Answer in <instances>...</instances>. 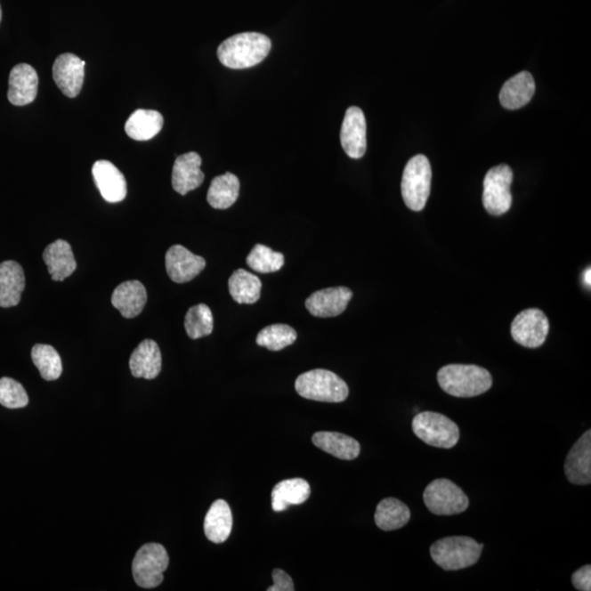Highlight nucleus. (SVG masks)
Instances as JSON below:
<instances>
[{"instance_id":"1","label":"nucleus","mask_w":591,"mask_h":591,"mask_svg":"<svg viewBox=\"0 0 591 591\" xmlns=\"http://www.w3.org/2000/svg\"><path fill=\"white\" fill-rule=\"evenodd\" d=\"M271 47L270 37L256 32H246L223 41L217 55L223 66L232 69L254 68L264 61Z\"/></svg>"},{"instance_id":"2","label":"nucleus","mask_w":591,"mask_h":591,"mask_svg":"<svg viewBox=\"0 0 591 591\" xmlns=\"http://www.w3.org/2000/svg\"><path fill=\"white\" fill-rule=\"evenodd\" d=\"M438 384L456 398H474L489 391L493 385L490 371L476 365L443 366L437 374Z\"/></svg>"},{"instance_id":"3","label":"nucleus","mask_w":591,"mask_h":591,"mask_svg":"<svg viewBox=\"0 0 591 591\" xmlns=\"http://www.w3.org/2000/svg\"><path fill=\"white\" fill-rule=\"evenodd\" d=\"M295 389L300 397L313 401L340 403L349 397L350 389L345 381L326 369H314L300 375Z\"/></svg>"},{"instance_id":"4","label":"nucleus","mask_w":591,"mask_h":591,"mask_svg":"<svg viewBox=\"0 0 591 591\" xmlns=\"http://www.w3.org/2000/svg\"><path fill=\"white\" fill-rule=\"evenodd\" d=\"M483 545L469 537H447L431 546V556L445 571H460L478 563Z\"/></svg>"},{"instance_id":"5","label":"nucleus","mask_w":591,"mask_h":591,"mask_svg":"<svg viewBox=\"0 0 591 591\" xmlns=\"http://www.w3.org/2000/svg\"><path fill=\"white\" fill-rule=\"evenodd\" d=\"M432 166L426 156L417 155L409 159L403 171L401 192L405 205L414 212L426 206L431 194Z\"/></svg>"},{"instance_id":"6","label":"nucleus","mask_w":591,"mask_h":591,"mask_svg":"<svg viewBox=\"0 0 591 591\" xmlns=\"http://www.w3.org/2000/svg\"><path fill=\"white\" fill-rule=\"evenodd\" d=\"M412 430L427 445L450 449L459 441V427L454 421L436 412L418 413L412 421Z\"/></svg>"},{"instance_id":"7","label":"nucleus","mask_w":591,"mask_h":591,"mask_svg":"<svg viewBox=\"0 0 591 591\" xmlns=\"http://www.w3.org/2000/svg\"><path fill=\"white\" fill-rule=\"evenodd\" d=\"M169 555L159 543H148L136 553L133 561V576L142 588L158 587L169 566Z\"/></svg>"},{"instance_id":"8","label":"nucleus","mask_w":591,"mask_h":591,"mask_svg":"<svg viewBox=\"0 0 591 591\" xmlns=\"http://www.w3.org/2000/svg\"><path fill=\"white\" fill-rule=\"evenodd\" d=\"M423 498L428 511L438 516H454L469 507V498L464 490L447 479H437L428 484Z\"/></svg>"},{"instance_id":"9","label":"nucleus","mask_w":591,"mask_h":591,"mask_svg":"<svg viewBox=\"0 0 591 591\" xmlns=\"http://www.w3.org/2000/svg\"><path fill=\"white\" fill-rule=\"evenodd\" d=\"M514 174L511 166L499 165L485 175L483 204L490 215L500 216L512 207L511 185Z\"/></svg>"},{"instance_id":"10","label":"nucleus","mask_w":591,"mask_h":591,"mask_svg":"<svg viewBox=\"0 0 591 591\" xmlns=\"http://www.w3.org/2000/svg\"><path fill=\"white\" fill-rule=\"evenodd\" d=\"M549 330V319L538 309L524 310L512 323L514 341L528 349H538L543 345Z\"/></svg>"},{"instance_id":"11","label":"nucleus","mask_w":591,"mask_h":591,"mask_svg":"<svg viewBox=\"0 0 591 591\" xmlns=\"http://www.w3.org/2000/svg\"><path fill=\"white\" fill-rule=\"evenodd\" d=\"M205 266H206V261L204 257L193 255L183 246H173L166 252V273L174 283L190 282L202 273Z\"/></svg>"},{"instance_id":"12","label":"nucleus","mask_w":591,"mask_h":591,"mask_svg":"<svg viewBox=\"0 0 591 591\" xmlns=\"http://www.w3.org/2000/svg\"><path fill=\"white\" fill-rule=\"evenodd\" d=\"M367 126L365 114L361 109H347L342 124L341 144L346 155L352 159H360L367 150Z\"/></svg>"},{"instance_id":"13","label":"nucleus","mask_w":591,"mask_h":591,"mask_svg":"<svg viewBox=\"0 0 591 591\" xmlns=\"http://www.w3.org/2000/svg\"><path fill=\"white\" fill-rule=\"evenodd\" d=\"M85 61L71 53L61 54L53 65V78L66 97L76 98L83 88Z\"/></svg>"},{"instance_id":"14","label":"nucleus","mask_w":591,"mask_h":591,"mask_svg":"<svg viewBox=\"0 0 591 591\" xmlns=\"http://www.w3.org/2000/svg\"><path fill=\"white\" fill-rule=\"evenodd\" d=\"M352 297L347 287H331L318 290L306 300V308L313 317L333 318L345 312Z\"/></svg>"},{"instance_id":"15","label":"nucleus","mask_w":591,"mask_h":591,"mask_svg":"<svg viewBox=\"0 0 591 591\" xmlns=\"http://www.w3.org/2000/svg\"><path fill=\"white\" fill-rule=\"evenodd\" d=\"M95 185L109 203L122 202L127 195L125 176L108 160H99L93 166Z\"/></svg>"},{"instance_id":"16","label":"nucleus","mask_w":591,"mask_h":591,"mask_svg":"<svg viewBox=\"0 0 591 591\" xmlns=\"http://www.w3.org/2000/svg\"><path fill=\"white\" fill-rule=\"evenodd\" d=\"M564 471L571 483H591V431L586 432L571 448L566 457Z\"/></svg>"},{"instance_id":"17","label":"nucleus","mask_w":591,"mask_h":591,"mask_svg":"<svg viewBox=\"0 0 591 591\" xmlns=\"http://www.w3.org/2000/svg\"><path fill=\"white\" fill-rule=\"evenodd\" d=\"M37 87H39V77L32 66L28 64L14 66L9 76V101L13 106H27L35 101Z\"/></svg>"},{"instance_id":"18","label":"nucleus","mask_w":591,"mask_h":591,"mask_svg":"<svg viewBox=\"0 0 591 591\" xmlns=\"http://www.w3.org/2000/svg\"><path fill=\"white\" fill-rule=\"evenodd\" d=\"M201 166V156L193 151L175 159L173 169V187L175 192L187 195L190 190L201 187L205 178Z\"/></svg>"},{"instance_id":"19","label":"nucleus","mask_w":591,"mask_h":591,"mask_svg":"<svg viewBox=\"0 0 591 591\" xmlns=\"http://www.w3.org/2000/svg\"><path fill=\"white\" fill-rule=\"evenodd\" d=\"M26 287L25 271L14 261L0 264V307H16Z\"/></svg>"},{"instance_id":"20","label":"nucleus","mask_w":591,"mask_h":591,"mask_svg":"<svg viewBox=\"0 0 591 591\" xmlns=\"http://www.w3.org/2000/svg\"><path fill=\"white\" fill-rule=\"evenodd\" d=\"M111 302L124 318L140 316L147 303L145 286L138 280H127L114 289Z\"/></svg>"},{"instance_id":"21","label":"nucleus","mask_w":591,"mask_h":591,"mask_svg":"<svg viewBox=\"0 0 591 591\" xmlns=\"http://www.w3.org/2000/svg\"><path fill=\"white\" fill-rule=\"evenodd\" d=\"M536 93V83L529 71H522L504 84L499 101L505 109H521L531 101Z\"/></svg>"},{"instance_id":"22","label":"nucleus","mask_w":591,"mask_h":591,"mask_svg":"<svg viewBox=\"0 0 591 591\" xmlns=\"http://www.w3.org/2000/svg\"><path fill=\"white\" fill-rule=\"evenodd\" d=\"M132 375L136 378L155 379L162 368V357L158 344L145 340L138 345L130 360Z\"/></svg>"},{"instance_id":"23","label":"nucleus","mask_w":591,"mask_h":591,"mask_svg":"<svg viewBox=\"0 0 591 591\" xmlns=\"http://www.w3.org/2000/svg\"><path fill=\"white\" fill-rule=\"evenodd\" d=\"M43 260L45 262L52 279L55 282H63L77 268L73 250H71L69 243L65 240H56L46 247L43 252Z\"/></svg>"},{"instance_id":"24","label":"nucleus","mask_w":591,"mask_h":591,"mask_svg":"<svg viewBox=\"0 0 591 591\" xmlns=\"http://www.w3.org/2000/svg\"><path fill=\"white\" fill-rule=\"evenodd\" d=\"M312 494V488L304 479H289L275 485L271 490V508L284 512L292 505H302Z\"/></svg>"},{"instance_id":"25","label":"nucleus","mask_w":591,"mask_h":591,"mask_svg":"<svg viewBox=\"0 0 591 591\" xmlns=\"http://www.w3.org/2000/svg\"><path fill=\"white\" fill-rule=\"evenodd\" d=\"M312 442L321 450L342 460H354L360 454V442L341 433H316Z\"/></svg>"},{"instance_id":"26","label":"nucleus","mask_w":591,"mask_h":591,"mask_svg":"<svg viewBox=\"0 0 591 591\" xmlns=\"http://www.w3.org/2000/svg\"><path fill=\"white\" fill-rule=\"evenodd\" d=\"M232 530V513L226 500L217 499L209 508L204 522L205 535L209 541L223 543Z\"/></svg>"},{"instance_id":"27","label":"nucleus","mask_w":591,"mask_h":591,"mask_svg":"<svg viewBox=\"0 0 591 591\" xmlns=\"http://www.w3.org/2000/svg\"><path fill=\"white\" fill-rule=\"evenodd\" d=\"M164 126V117L154 109H136L125 124V132L132 140L150 141Z\"/></svg>"},{"instance_id":"28","label":"nucleus","mask_w":591,"mask_h":591,"mask_svg":"<svg viewBox=\"0 0 591 591\" xmlns=\"http://www.w3.org/2000/svg\"><path fill=\"white\" fill-rule=\"evenodd\" d=\"M409 519H411L409 508L397 498H385L376 506L375 522L381 530H398L403 528Z\"/></svg>"},{"instance_id":"29","label":"nucleus","mask_w":591,"mask_h":591,"mask_svg":"<svg viewBox=\"0 0 591 591\" xmlns=\"http://www.w3.org/2000/svg\"><path fill=\"white\" fill-rule=\"evenodd\" d=\"M240 181L231 173L216 176L208 189L207 202L213 208L231 207L239 198Z\"/></svg>"},{"instance_id":"30","label":"nucleus","mask_w":591,"mask_h":591,"mask_svg":"<svg viewBox=\"0 0 591 591\" xmlns=\"http://www.w3.org/2000/svg\"><path fill=\"white\" fill-rule=\"evenodd\" d=\"M228 286L229 293L238 304H252L261 297V279L246 270L233 271Z\"/></svg>"},{"instance_id":"31","label":"nucleus","mask_w":591,"mask_h":591,"mask_svg":"<svg viewBox=\"0 0 591 591\" xmlns=\"http://www.w3.org/2000/svg\"><path fill=\"white\" fill-rule=\"evenodd\" d=\"M31 356L43 379L53 381L59 379L63 373L61 356L54 347L36 344L33 346Z\"/></svg>"},{"instance_id":"32","label":"nucleus","mask_w":591,"mask_h":591,"mask_svg":"<svg viewBox=\"0 0 591 591\" xmlns=\"http://www.w3.org/2000/svg\"><path fill=\"white\" fill-rule=\"evenodd\" d=\"M297 340V333L287 324H271L259 332L256 336L257 345L279 352L294 344Z\"/></svg>"},{"instance_id":"33","label":"nucleus","mask_w":591,"mask_h":591,"mask_svg":"<svg viewBox=\"0 0 591 591\" xmlns=\"http://www.w3.org/2000/svg\"><path fill=\"white\" fill-rule=\"evenodd\" d=\"M184 327L192 340L211 336L214 328L212 310L204 304L190 307L185 316Z\"/></svg>"},{"instance_id":"34","label":"nucleus","mask_w":591,"mask_h":591,"mask_svg":"<svg viewBox=\"0 0 591 591\" xmlns=\"http://www.w3.org/2000/svg\"><path fill=\"white\" fill-rule=\"evenodd\" d=\"M285 257L263 245H256L247 257V264L257 273H274L283 268Z\"/></svg>"},{"instance_id":"35","label":"nucleus","mask_w":591,"mask_h":591,"mask_svg":"<svg viewBox=\"0 0 591 591\" xmlns=\"http://www.w3.org/2000/svg\"><path fill=\"white\" fill-rule=\"evenodd\" d=\"M28 397L21 384L12 378L0 379V404L7 409H21L27 407Z\"/></svg>"},{"instance_id":"36","label":"nucleus","mask_w":591,"mask_h":591,"mask_svg":"<svg viewBox=\"0 0 591 591\" xmlns=\"http://www.w3.org/2000/svg\"><path fill=\"white\" fill-rule=\"evenodd\" d=\"M273 586L268 588L269 591H294L295 585L292 578L283 570H274L273 574Z\"/></svg>"},{"instance_id":"37","label":"nucleus","mask_w":591,"mask_h":591,"mask_svg":"<svg viewBox=\"0 0 591 591\" xmlns=\"http://www.w3.org/2000/svg\"><path fill=\"white\" fill-rule=\"evenodd\" d=\"M571 583L579 591L591 590V566L586 565L575 571L571 576Z\"/></svg>"},{"instance_id":"38","label":"nucleus","mask_w":591,"mask_h":591,"mask_svg":"<svg viewBox=\"0 0 591 591\" xmlns=\"http://www.w3.org/2000/svg\"><path fill=\"white\" fill-rule=\"evenodd\" d=\"M590 274H591V271H590V268H588L587 270L585 271V273H584V282H585L586 285H588V286L591 285Z\"/></svg>"},{"instance_id":"39","label":"nucleus","mask_w":591,"mask_h":591,"mask_svg":"<svg viewBox=\"0 0 591 591\" xmlns=\"http://www.w3.org/2000/svg\"><path fill=\"white\" fill-rule=\"evenodd\" d=\"M3 12L2 7H0V22H2Z\"/></svg>"}]
</instances>
